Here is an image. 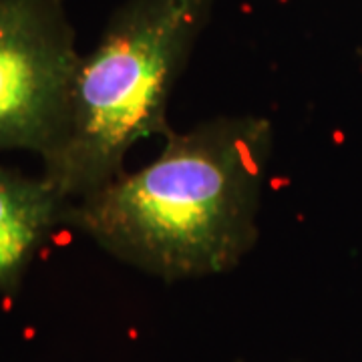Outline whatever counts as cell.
<instances>
[{
    "label": "cell",
    "instance_id": "277c9868",
    "mask_svg": "<svg viewBox=\"0 0 362 362\" xmlns=\"http://www.w3.org/2000/svg\"><path fill=\"white\" fill-rule=\"evenodd\" d=\"M66 202L42 175L28 177L0 165V292H14L30 262L65 226Z\"/></svg>",
    "mask_w": 362,
    "mask_h": 362
},
{
    "label": "cell",
    "instance_id": "7a4b0ae2",
    "mask_svg": "<svg viewBox=\"0 0 362 362\" xmlns=\"http://www.w3.org/2000/svg\"><path fill=\"white\" fill-rule=\"evenodd\" d=\"M214 0H129L81 57L65 129L42 177L75 202L123 175L137 143L168 137L173 87Z\"/></svg>",
    "mask_w": 362,
    "mask_h": 362
},
{
    "label": "cell",
    "instance_id": "3957f363",
    "mask_svg": "<svg viewBox=\"0 0 362 362\" xmlns=\"http://www.w3.org/2000/svg\"><path fill=\"white\" fill-rule=\"evenodd\" d=\"M81 57L65 0H0V151L51 153Z\"/></svg>",
    "mask_w": 362,
    "mask_h": 362
},
{
    "label": "cell",
    "instance_id": "6da1fadb",
    "mask_svg": "<svg viewBox=\"0 0 362 362\" xmlns=\"http://www.w3.org/2000/svg\"><path fill=\"white\" fill-rule=\"evenodd\" d=\"M272 145L262 117L171 131L151 163L71 202L65 226L169 282L232 270L258 240Z\"/></svg>",
    "mask_w": 362,
    "mask_h": 362
}]
</instances>
